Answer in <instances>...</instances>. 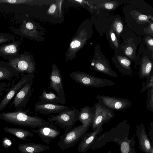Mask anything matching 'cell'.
Segmentation results:
<instances>
[{
	"label": "cell",
	"instance_id": "6da1fadb",
	"mask_svg": "<svg viewBox=\"0 0 153 153\" xmlns=\"http://www.w3.org/2000/svg\"><path fill=\"white\" fill-rule=\"evenodd\" d=\"M28 110L19 109L16 111L0 113V119L14 125L33 128L48 126L49 123L43 118L28 114Z\"/></svg>",
	"mask_w": 153,
	"mask_h": 153
},
{
	"label": "cell",
	"instance_id": "7a4b0ae2",
	"mask_svg": "<svg viewBox=\"0 0 153 153\" xmlns=\"http://www.w3.org/2000/svg\"><path fill=\"white\" fill-rule=\"evenodd\" d=\"M130 125L127 120H123L117 125L98 137L91 147L92 149L103 146L107 143L114 142L120 145L126 137H128Z\"/></svg>",
	"mask_w": 153,
	"mask_h": 153
},
{
	"label": "cell",
	"instance_id": "3957f363",
	"mask_svg": "<svg viewBox=\"0 0 153 153\" xmlns=\"http://www.w3.org/2000/svg\"><path fill=\"white\" fill-rule=\"evenodd\" d=\"M89 128L88 126H84L82 124L70 130L66 129L58 142L57 146L59 149L64 150L73 146L81 139Z\"/></svg>",
	"mask_w": 153,
	"mask_h": 153
},
{
	"label": "cell",
	"instance_id": "277c9868",
	"mask_svg": "<svg viewBox=\"0 0 153 153\" xmlns=\"http://www.w3.org/2000/svg\"><path fill=\"white\" fill-rule=\"evenodd\" d=\"M69 76L76 83L87 87L99 88L111 86L116 84L115 82L111 80L95 77L79 71L72 72Z\"/></svg>",
	"mask_w": 153,
	"mask_h": 153
},
{
	"label": "cell",
	"instance_id": "5b68a950",
	"mask_svg": "<svg viewBox=\"0 0 153 153\" xmlns=\"http://www.w3.org/2000/svg\"><path fill=\"white\" fill-rule=\"evenodd\" d=\"M79 113L77 109L71 108L58 115L49 116L47 119L62 128L70 130L79 120Z\"/></svg>",
	"mask_w": 153,
	"mask_h": 153
},
{
	"label": "cell",
	"instance_id": "8992f818",
	"mask_svg": "<svg viewBox=\"0 0 153 153\" xmlns=\"http://www.w3.org/2000/svg\"><path fill=\"white\" fill-rule=\"evenodd\" d=\"M96 99L97 103L101 105L117 111L126 109L132 105L131 102L127 98L98 95L96 96Z\"/></svg>",
	"mask_w": 153,
	"mask_h": 153
},
{
	"label": "cell",
	"instance_id": "52a82bcc",
	"mask_svg": "<svg viewBox=\"0 0 153 153\" xmlns=\"http://www.w3.org/2000/svg\"><path fill=\"white\" fill-rule=\"evenodd\" d=\"M94 117L91 126L93 130H96L99 126L110 121L115 114L113 110L104 107L97 103L93 106Z\"/></svg>",
	"mask_w": 153,
	"mask_h": 153
},
{
	"label": "cell",
	"instance_id": "ba28073f",
	"mask_svg": "<svg viewBox=\"0 0 153 153\" xmlns=\"http://www.w3.org/2000/svg\"><path fill=\"white\" fill-rule=\"evenodd\" d=\"M34 74H27L21 76L20 79L9 89L0 102V111L4 109L18 91L26 83L33 79Z\"/></svg>",
	"mask_w": 153,
	"mask_h": 153
},
{
	"label": "cell",
	"instance_id": "9c48e42d",
	"mask_svg": "<svg viewBox=\"0 0 153 153\" xmlns=\"http://www.w3.org/2000/svg\"><path fill=\"white\" fill-rule=\"evenodd\" d=\"M32 79L26 83L16 95L10 107L13 106L15 108L22 109L26 107L32 95Z\"/></svg>",
	"mask_w": 153,
	"mask_h": 153
},
{
	"label": "cell",
	"instance_id": "30bf717a",
	"mask_svg": "<svg viewBox=\"0 0 153 153\" xmlns=\"http://www.w3.org/2000/svg\"><path fill=\"white\" fill-rule=\"evenodd\" d=\"M10 65L19 74H33L35 67L28 57L23 53L19 57L8 61Z\"/></svg>",
	"mask_w": 153,
	"mask_h": 153
},
{
	"label": "cell",
	"instance_id": "8fae6325",
	"mask_svg": "<svg viewBox=\"0 0 153 153\" xmlns=\"http://www.w3.org/2000/svg\"><path fill=\"white\" fill-rule=\"evenodd\" d=\"M50 84L48 89H53L56 95L65 103L66 100L63 85L62 77L59 70L56 66L52 68L49 77Z\"/></svg>",
	"mask_w": 153,
	"mask_h": 153
},
{
	"label": "cell",
	"instance_id": "7c38bea8",
	"mask_svg": "<svg viewBox=\"0 0 153 153\" xmlns=\"http://www.w3.org/2000/svg\"><path fill=\"white\" fill-rule=\"evenodd\" d=\"M34 106V109L35 111L43 115L59 114L71 108L63 105L44 103L39 101L35 103Z\"/></svg>",
	"mask_w": 153,
	"mask_h": 153
},
{
	"label": "cell",
	"instance_id": "4fadbf2b",
	"mask_svg": "<svg viewBox=\"0 0 153 153\" xmlns=\"http://www.w3.org/2000/svg\"><path fill=\"white\" fill-rule=\"evenodd\" d=\"M22 41V39L17 40L15 39L10 43L0 45V56L8 61L19 57V46Z\"/></svg>",
	"mask_w": 153,
	"mask_h": 153
},
{
	"label": "cell",
	"instance_id": "5bb4252c",
	"mask_svg": "<svg viewBox=\"0 0 153 153\" xmlns=\"http://www.w3.org/2000/svg\"><path fill=\"white\" fill-rule=\"evenodd\" d=\"M30 131L38 134L43 142L48 144L60 133L59 129L53 124L50 123L48 126L39 127L37 129H31Z\"/></svg>",
	"mask_w": 153,
	"mask_h": 153
},
{
	"label": "cell",
	"instance_id": "9a60e30c",
	"mask_svg": "<svg viewBox=\"0 0 153 153\" xmlns=\"http://www.w3.org/2000/svg\"><path fill=\"white\" fill-rule=\"evenodd\" d=\"M103 125L99 126L96 130L90 133H86L81 138L77 147V151L81 153H85L91 148L98 137V135L103 131Z\"/></svg>",
	"mask_w": 153,
	"mask_h": 153
},
{
	"label": "cell",
	"instance_id": "2e32d148",
	"mask_svg": "<svg viewBox=\"0 0 153 153\" xmlns=\"http://www.w3.org/2000/svg\"><path fill=\"white\" fill-rule=\"evenodd\" d=\"M136 133L138 140L140 149L144 153H149L152 147L153 146L151 145L143 123H141L137 126Z\"/></svg>",
	"mask_w": 153,
	"mask_h": 153
},
{
	"label": "cell",
	"instance_id": "e0dca14e",
	"mask_svg": "<svg viewBox=\"0 0 153 153\" xmlns=\"http://www.w3.org/2000/svg\"><path fill=\"white\" fill-rule=\"evenodd\" d=\"M49 149L48 145L36 143H20L18 146V149L21 153H40Z\"/></svg>",
	"mask_w": 153,
	"mask_h": 153
},
{
	"label": "cell",
	"instance_id": "ac0fdd59",
	"mask_svg": "<svg viewBox=\"0 0 153 153\" xmlns=\"http://www.w3.org/2000/svg\"><path fill=\"white\" fill-rule=\"evenodd\" d=\"M94 109L92 106H85L80 108L79 120L84 126H91L94 119Z\"/></svg>",
	"mask_w": 153,
	"mask_h": 153
},
{
	"label": "cell",
	"instance_id": "d6986e66",
	"mask_svg": "<svg viewBox=\"0 0 153 153\" xmlns=\"http://www.w3.org/2000/svg\"><path fill=\"white\" fill-rule=\"evenodd\" d=\"M19 75L20 74L14 69L8 62L0 61V81H10L13 77Z\"/></svg>",
	"mask_w": 153,
	"mask_h": 153
},
{
	"label": "cell",
	"instance_id": "ffe728a7",
	"mask_svg": "<svg viewBox=\"0 0 153 153\" xmlns=\"http://www.w3.org/2000/svg\"><path fill=\"white\" fill-rule=\"evenodd\" d=\"M4 130L6 132L12 134L22 140H26L27 138L33 136L34 133L23 129L5 127Z\"/></svg>",
	"mask_w": 153,
	"mask_h": 153
},
{
	"label": "cell",
	"instance_id": "44dd1931",
	"mask_svg": "<svg viewBox=\"0 0 153 153\" xmlns=\"http://www.w3.org/2000/svg\"><path fill=\"white\" fill-rule=\"evenodd\" d=\"M39 101L47 103L59 104L64 105V102L56 94L52 91L48 93L44 90L41 95L39 97Z\"/></svg>",
	"mask_w": 153,
	"mask_h": 153
},
{
	"label": "cell",
	"instance_id": "7402d4cb",
	"mask_svg": "<svg viewBox=\"0 0 153 153\" xmlns=\"http://www.w3.org/2000/svg\"><path fill=\"white\" fill-rule=\"evenodd\" d=\"M135 137L134 135L131 139H128V137L125 138L120 145V153H131L132 149L135 144Z\"/></svg>",
	"mask_w": 153,
	"mask_h": 153
},
{
	"label": "cell",
	"instance_id": "603a6c76",
	"mask_svg": "<svg viewBox=\"0 0 153 153\" xmlns=\"http://www.w3.org/2000/svg\"><path fill=\"white\" fill-rule=\"evenodd\" d=\"M152 67L151 62L148 60L143 62L139 72V77L141 78H144L149 76L151 73Z\"/></svg>",
	"mask_w": 153,
	"mask_h": 153
},
{
	"label": "cell",
	"instance_id": "cb8c5ba5",
	"mask_svg": "<svg viewBox=\"0 0 153 153\" xmlns=\"http://www.w3.org/2000/svg\"><path fill=\"white\" fill-rule=\"evenodd\" d=\"M147 107L153 112V87L148 89L147 93Z\"/></svg>",
	"mask_w": 153,
	"mask_h": 153
},
{
	"label": "cell",
	"instance_id": "d4e9b609",
	"mask_svg": "<svg viewBox=\"0 0 153 153\" xmlns=\"http://www.w3.org/2000/svg\"><path fill=\"white\" fill-rule=\"evenodd\" d=\"M15 36L8 33H0V44L15 39Z\"/></svg>",
	"mask_w": 153,
	"mask_h": 153
},
{
	"label": "cell",
	"instance_id": "484cf974",
	"mask_svg": "<svg viewBox=\"0 0 153 153\" xmlns=\"http://www.w3.org/2000/svg\"><path fill=\"white\" fill-rule=\"evenodd\" d=\"M146 85L142 89L140 93L143 92L153 87V74L152 71L150 75L146 77Z\"/></svg>",
	"mask_w": 153,
	"mask_h": 153
},
{
	"label": "cell",
	"instance_id": "4316f807",
	"mask_svg": "<svg viewBox=\"0 0 153 153\" xmlns=\"http://www.w3.org/2000/svg\"><path fill=\"white\" fill-rule=\"evenodd\" d=\"M2 146L5 148H7L12 146L13 145V143L12 141L8 138L4 137L2 141Z\"/></svg>",
	"mask_w": 153,
	"mask_h": 153
},
{
	"label": "cell",
	"instance_id": "83f0119b",
	"mask_svg": "<svg viewBox=\"0 0 153 153\" xmlns=\"http://www.w3.org/2000/svg\"><path fill=\"white\" fill-rule=\"evenodd\" d=\"M114 27L116 31L118 33H120L122 31L123 26L120 22H116L114 25Z\"/></svg>",
	"mask_w": 153,
	"mask_h": 153
},
{
	"label": "cell",
	"instance_id": "f1b7e54d",
	"mask_svg": "<svg viewBox=\"0 0 153 153\" xmlns=\"http://www.w3.org/2000/svg\"><path fill=\"white\" fill-rule=\"evenodd\" d=\"M150 129L149 133V140L150 141L152 146H153V122L150 123Z\"/></svg>",
	"mask_w": 153,
	"mask_h": 153
},
{
	"label": "cell",
	"instance_id": "f546056e",
	"mask_svg": "<svg viewBox=\"0 0 153 153\" xmlns=\"http://www.w3.org/2000/svg\"><path fill=\"white\" fill-rule=\"evenodd\" d=\"M7 87V84L6 82H0V96L3 94Z\"/></svg>",
	"mask_w": 153,
	"mask_h": 153
},
{
	"label": "cell",
	"instance_id": "4dcf8cb0",
	"mask_svg": "<svg viewBox=\"0 0 153 153\" xmlns=\"http://www.w3.org/2000/svg\"><path fill=\"white\" fill-rule=\"evenodd\" d=\"M80 45V42L78 40H74L70 44L71 47L73 48L79 47Z\"/></svg>",
	"mask_w": 153,
	"mask_h": 153
},
{
	"label": "cell",
	"instance_id": "1f68e13d",
	"mask_svg": "<svg viewBox=\"0 0 153 153\" xmlns=\"http://www.w3.org/2000/svg\"><path fill=\"white\" fill-rule=\"evenodd\" d=\"M22 26L27 29L30 30H32L33 28V24L30 22H27L25 24V25L24 26L22 25Z\"/></svg>",
	"mask_w": 153,
	"mask_h": 153
},
{
	"label": "cell",
	"instance_id": "d6a6232c",
	"mask_svg": "<svg viewBox=\"0 0 153 153\" xmlns=\"http://www.w3.org/2000/svg\"><path fill=\"white\" fill-rule=\"evenodd\" d=\"M133 52V49L131 47H128L125 51L126 54L128 56L131 55Z\"/></svg>",
	"mask_w": 153,
	"mask_h": 153
},
{
	"label": "cell",
	"instance_id": "836d02e7",
	"mask_svg": "<svg viewBox=\"0 0 153 153\" xmlns=\"http://www.w3.org/2000/svg\"><path fill=\"white\" fill-rule=\"evenodd\" d=\"M56 8V6L55 4H53L52 5L49 9L48 10L49 13L52 14L54 13L55 10Z\"/></svg>",
	"mask_w": 153,
	"mask_h": 153
},
{
	"label": "cell",
	"instance_id": "e575fe53",
	"mask_svg": "<svg viewBox=\"0 0 153 153\" xmlns=\"http://www.w3.org/2000/svg\"><path fill=\"white\" fill-rule=\"evenodd\" d=\"M104 6L105 8L109 10L112 9L114 7L113 4L111 3H106Z\"/></svg>",
	"mask_w": 153,
	"mask_h": 153
},
{
	"label": "cell",
	"instance_id": "d590c367",
	"mask_svg": "<svg viewBox=\"0 0 153 153\" xmlns=\"http://www.w3.org/2000/svg\"><path fill=\"white\" fill-rule=\"evenodd\" d=\"M138 19L141 21H145L147 19V16L144 15H141L138 16Z\"/></svg>",
	"mask_w": 153,
	"mask_h": 153
},
{
	"label": "cell",
	"instance_id": "8d00e7d4",
	"mask_svg": "<svg viewBox=\"0 0 153 153\" xmlns=\"http://www.w3.org/2000/svg\"><path fill=\"white\" fill-rule=\"evenodd\" d=\"M111 40L113 41H114L115 40L116 38L115 35L114 33H111Z\"/></svg>",
	"mask_w": 153,
	"mask_h": 153
},
{
	"label": "cell",
	"instance_id": "74e56055",
	"mask_svg": "<svg viewBox=\"0 0 153 153\" xmlns=\"http://www.w3.org/2000/svg\"><path fill=\"white\" fill-rule=\"evenodd\" d=\"M148 43L149 45L151 46L153 45V40L152 39H150L148 41Z\"/></svg>",
	"mask_w": 153,
	"mask_h": 153
},
{
	"label": "cell",
	"instance_id": "f35d334b",
	"mask_svg": "<svg viewBox=\"0 0 153 153\" xmlns=\"http://www.w3.org/2000/svg\"><path fill=\"white\" fill-rule=\"evenodd\" d=\"M131 153H136L134 147L132 148L131 151Z\"/></svg>",
	"mask_w": 153,
	"mask_h": 153
},
{
	"label": "cell",
	"instance_id": "ab89813d",
	"mask_svg": "<svg viewBox=\"0 0 153 153\" xmlns=\"http://www.w3.org/2000/svg\"><path fill=\"white\" fill-rule=\"evenodd\" d=\"M149 153H153V146H152Z\"/></svg>",
	"mask_w": 153,
	"mask_h": 153
},
{
	"label": "cell",
	"instance_id": "60d3db41",
	"mask_svg": "<svg viewBox=\"0 0 153 153\" xmlns=\"http://www.w3.org/2000/svg\"><path fill=\"white\" fill-rule=\"evenodd\" d=\"M151 27L152 29V30H153V24H152L151 25Z\"/></svg>",
	"mask_w": 153,
	"mask_h": 153
},
{
	"label": "cell",
	"instance_id": "b9f144b4",
	"mask_svg": "<svg viewBox=\"0 0 153 153\" xmlns=\"http://www.w3.org/2000/svg\"><path fill=\"white\" fill-rule=\"evenodd\" d=\"M107 153H113L111 152V151H109Z\"/></svg>",
	"mask_w": 153,
	"mask_h": 153
},
{
	"label": "cell",
	"instance_id": "7bdbcfd3",
	"mask_svg": "<svg viewBox=\"0 0 153 153\" xmlns=\"http://www.w3.org/2000/svg\"><path fill=\"white\" fill-rule=\"evenodd\" d=\"M0 123H1V122H0Z\"/></svg>",
	"mask_w": 153,
	"mask_h": 153
}]
</instances>
